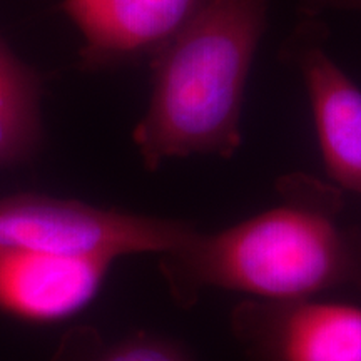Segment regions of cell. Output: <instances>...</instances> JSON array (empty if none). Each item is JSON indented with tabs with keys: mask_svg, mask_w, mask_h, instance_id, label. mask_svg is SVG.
<instances>
[{
	"mask_svg": "<svg viewBox=\"0 0 361 361\" xmlns=\"http://www.w3.org/2000/svg\"><path fill=\"white\" fill-rule=\"evenodd\" d=\"M343 189L306 173L281 176L278 202L219 231L192 228L159 256L171 298L192 308L206 291L293 301L361 290V231L341 219Z\"/></svg>",
	"mask_w": 361,
	"mask_h": 361,
	"instance_id": "1",
	"label": "cell"
},
{
	"mask_svg": "<svg viewBox=\"0 0 361 361\" xmlns=\"http://www.w3.org/2000/svg\"><path fill=\"white\" fill-rule=\"evenodd\" d=\"M271 0H211L152 61V90L134 144L149 171L241 147L246 85Z\"/></svg>",
	"mask_w": 361,
	"mask_h": 361,
	"instance_id": "2",
	"label": "cell"
},
{
	"mask_svg": "<svg viewBox=\"0 0 361 361\" xmlns=\"http://www.w3.org/2000/svg\"><path fill=\"white\" fill-rule=\"evenodd\" d=\"M194 228L78 200L16 194L0 200V250L109 261L169 251Z\"/></svg>",
	"mask_w": 361,
	"mask_h": 361,
	"instance_id": "3",
	"label": "cell"
},
{
	"mask_svg": "<svg viewBox=\"0 0 361 361\" xmlns=\"http://www.w3.org/2000/svg\"><path fill=\"white\" fill-rule=\"evenodd\" d=\"M250 361H361V308L318 298L243 300L229 314Z\"/></svg>",
	"mask_w": 361,
	"mask_h": 361,
	"instance_id": "4",
	"label": "cell"
},
{
	"mask_svg": "<svg viewBox=\"0 0 361 361\" xmlns=\"http://www.w3.org/2000/svg\"><path fill=\"white\" fill-rule=\"evenodd\" d=\"M211 0H66L64 12L84 39L87 66L154 59Z\"/></svg>",
	"mask_w": 361,
	"mask_h": 361,
	"instance_id": "5",
	"label": "cell"
},
{
	"mask_svg": "<svg viewBox=\"0 0 361 361\" xmlns=\"http://www.w3.org/2000/svg\"><path fill=\"white\" fill-rule=\"evenodd\" d=\"M112 263L0 250V311L29 323H57L96 300Z\"/></svg>",
	"mask_w": 361,
	"mask_h": 361,
	"instance_id": "6",
	"label": "cell"
},
{
	"mask_svg": "<svg viewBox=\"0 0 361 361\" xmlns=\"http://www.w3.org/2000/svg\"><path fill=\"white\" fill-rule=\"evenodd\" d=\"M323 164L333 184L361 194V89L314 40L295 47Z\"/></svg>",
	"mask_w": 361,
	"mask_h": 361,
	"instance_id": "7",
	"label": "cell"
},
{
	"mask_svg": "<svg viewBox=\"0 0 361 361\" xmlns=\"http://www.w3.org/2000/svg\"><path fill=\"white\" fill-rule=\"evenodd\" d=\"M49 361H197L184 343L154 331L106 338L90 324L72 326Z\"/></svg>",
	"mask_w": 361,
	"mask_h": 361,
	"instance_id": "8",
	"label": "cell"
},
{
	"mask_svg": "<svg viewBox=\"0 0 361 361\" xmlns=\"http://www.w3.org/2000/svg\"><path fill=\"white\" fill-rule=\"evenodd\" d=\"M39 139L35 82L12 61L0 69V166H16L32 157Z\"/></svg>",
	"mask_w": 361,
	"mask_h": 361,
	"instance_id": "9",
	"label": "cell"
},
{
	"mask_svg": "<svg viewBox=\"0 0 361 361\" xmlns=\"http://www.w3.org/2000/svg\"><path fill=\"white\" fill-rule=\"evenodd\" d=\"M310 11H341L361 12V0H305Z\"/></svg>",
	"mask_w": 361,
	"mask_h": 361,
	"instance_id": "10",
	"label": "cell"
},
{
	"mask_svg": "<svg viewBox=\"0 0 361 361\" xmlns=\"http://www.w3.org/2000/svg\"><path fill=\"white\" fill-rule=\"evenodd\" d=\"M12 61H13V57L8 56V54L4 51L2 47H0V69H2L4 66H7L8 62H12Z\"/></svg>",
	"mask_w": 361,
	"mask_h": 361,
	"instance_id": "11",
	"label": "cell"
}]
</instances>
